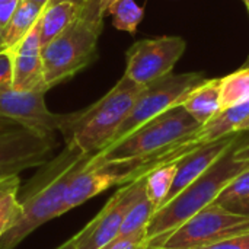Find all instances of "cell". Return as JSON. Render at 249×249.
<instances>
[{
	"label": "cell",
	"mask_w": 249,
	"mask_h": 249,
	"mask_svg": "<svg viewBox=\"0 0 249 249\" xmlns=\"http://www.w3.org/2000/svg\"><path fill=\"white\" fill-rule=\"evenodd\" d=\"M92 156L82 153L71 144H66L55 158L39 166L20 191L22 213L16 223L1 236L0 249H15L41 225L64 214L67 190Z\"/></svg>",
	"instance_id": "6da1fadb"
},
{
	"label": "cell",
	"mask_w": 249,
	"mask_h": 249,
	"mask_svg": "<svg viewBox=\"0 0 249 249\" xmlns=\"http://www.w3.org/2000/svg\"><path fill=\"white\" fill-rule=\"evenodd\" d=\"M144 86L123 76L112 89L88 108L63 114L60 133L66 144L85 155H96L105 149L121 123L128 115Z\"/></svg>",
	"instance_id": "7a4b0ae2"
},
{
	"label": "cell",
	"mask_w": 249,
	"mask_h": 249,
	"mask_svg": "<svg viewBox=\"0 0 249 249\" xmlns=\"http://www.w3.org/2000/svg\"><path fill=\"white\" fill-rule=\"evenodd\" d=\"M247 142H249V131H244L232 147L203 175H200L171 201L158 209L146 228L147 241L175 231L196 213L214 203L226 185L236 175L249 168L248 160L236 158V149Z\"/></svg>",
	"instance_id": "3957f363"
},
{
	"label": "cell",
	"mask_w": 249,
	"mask_h": 249,
	"mask_svg": "<svg viewBox=\"0 0 249 249\" xmlns=\"http://www.w3.org/2000/svg\"><path fill=\"white\" fill-rule=\"evenodd\" d=\"M201 124L182 107H174L147 121L120 142L92 156V162H123L147 158L185 137Z\"/></svg>",
	"instance_id": "277c9868"
},
{
	"label": "cell",
	"mask_w": 249,
	"mask_h": 249,
	"mask_svg": "<svg viewBox=\"0 0 249 249\" xmlns=\"http://www.w3.org/2000/svg\"><path fill=\"white\" fill-rule=\"evenodd\" d=\"M104 23H92L77 18L57 38L42 48L44 83L51 89L73 77L98 57V39Z\"/></svg>",
	"instance_id": "5b68a950"
},
{
	"label": "cell",
	"mask_w": 249,
	"mask_h": 249,
	"mask_svg": "<svg viewBox=\"0 0 249 249\" xmlns=\"http://www.w3.org/2000/svg\"><path fill=\"white\" fill-rule=\"evenodd\" d=\"M249 232V216L212 203L175 231L147 241L146 248L198 249Z\"/></svg>",
	"instance_id": "8992f818"
},
{
	"label": "cell",
	"mask_w": 249,
	"mask_h": 249,
	"mask_svg": "<svg viewBox=\"0 0 249 249\" xmlns=\"http://www.w3.org/2000/svg\"><path fill=\"white\" fill-rule=\"evenodd\" d=\"M204 80L206 76L203 73H169L146 85L108 146L120 142L155 117L181 105L188 93Z\"/></svg>",
	"instance_id": "52a82bcc"
},
{
	"label": "cell",
	"mask_w": 249,
	"mask_h": 249,
	"mask_svg": "<svg viewBox=\"0 0 249 249\" xmlns=\"http://www.w3.org/2000/svg\"><path fill=\"white\" fill-rule=\"evenodd\" d=\"M187 42L181 36H158L134 42L125 53V73L133 82L146 86L172 73Z\"/></svg>",
	"instance_id": "ba28073f"
},
{
	"label": "cell",
	"mask_w": 249,
	"mask_h": 249,
	"mask_svg": "<svg viewBox=\"0 0 249 249\" xmlns=\"http://www.w3.org/2000/svg\"><path fill=\"white\" fill-rule=\"evenodd\" d=\"M144 177L124 184L77 235L73 236L76 249H101L118 238L124 217L137 196L144 188Z\"/></svg>",
	"instance_id": "9c48e42d"
},
{
	"label": "cell",
	"mask_w": 249,
	"mask_h": 249,
	"mask_svg": "<svg viewBox=\"0 0 249 249\" xmlns=\"http://www.w3.org/2000/svg\"><path fill=\"white\" fill-rule=\"evenodd\" d=\"M54 136H41L26 128L0 134V179L19 175L29 168H39L51 159Z\"/></svg>",
	"instance_id": "30bf717a"
},
{
	"label": "cell",
	"mask_w": 249,
	"mask_h": 249,
	"mask_svg": "<svg viewBox=\"0 0 249 249\" xmlns=\"http://www.w3.org/2000/svg\"><path fill=\"white\" fill-rule=\"evenodd\" d=\"M90 159L77 172L67 190L64 213L74 207H79L80 204L115 185H124L133 181V175L136 171L134 160L95 163Z\"/></svg>",
	"instance_id": "8fae6325"
},
{
	"label": "cell",
	"mask_w": 249,
	"mask_h": 249,
	"mask_svg": "<svg viewBox=\"0 0 249 249\" xmlns=\"http://www.w3.org/2000/svg\"><path fill=\"white\" fill-rule=\"evenodd\" d=\"M0 114L41 136H54L55 131H60L63 121V114H54L48 109L44 90L1 89Z\"/></svg>",
	"instance_id": "7c38bea8"
},
{
	"label": "cell",
	"mask_w": 249,
	"mask_h": 249,
	"mask_svg": "<svg viewBox=\"0 0 249 249\" xmlns=\"http://www.w3.org/2000/svg\"><path fill=\"white\" fill-rule=\"evenodd\" d=\"M41 18V16H39ZM13 71L12 89L15 90H44V66H42V47L39 35V19L25 35V38L12 51Z\"/></svg>",
	"instance_id": "4fadbf2b"
},
{
	"label": "cell",
	"mask_w": 249,
	"mask_h": 249,
	"mask_svg": "<svg viewBox=\"0 0 249 249\" xmlns=\"http://www.w3.org/2000/svg\"><path fill=\"white\" fill-rule=\"evenodd\" d=\"M244 131H238L233 134H229L223 139H219L191 155L182 158L177 162V174L172 184V188L165 200L163 204L171 201L175 196H178L184 188H187L191 182H194L200 175H203L217 159H220L231 147L232 144L242 136Z\"/></svg>",
	"instance_id": "5bb4252c"
},
{
	"label": "cell",
	"mask_w": 249,
	"mask_h": 249,
	"mask_svg": "<svg viewBox=\"0 0 249 249\" xmlns=\"http://www.w3.org/2000/svg\"><path fill=\"white\" fill-rule=\"evenodd\" d=\"M200 124L209 123L222 112L220 79H206L194 88L181 104Z\"/></svg>",
	"instance_id": "9a60e30c"
},
{
	"label": "cell",
	"mask_w": 249,
	"mask_h": 249,
	"mask_svg": "<svg viewBox=\"0 0 249 249\" xmlns=\"http://www.w3.org/2000/svg\"><path fill=\"white\" fill-rule=\"evenodd\" d=\"M82 9L71 1H60L47 6L39 18L41 47L44 48L54 38H57L66 28H69L79 16Z\"/></svg>",
	"instance_id": "2e32d148"
},
{
	"label": "cell",
	"mask_w": 249,
	"mask_h": 249,
	"mask_svg": "<svg viewBox=\"0 0 249 249\" xmlns=\"http://www.w3.org/2000/svg\"><path fill=\"white\" fill-rule=\"evenodd\" d=\"M42 13V9L29 0H20L18 9L10 18L9 23L3 28L0 51H13L18 44L25 38L31 28L36 23Z\"/></svg>",
	"instance_id": "e0dca14e"
},
{
	"label": "cell",
	"mask_w": 249,
	"mask_h": 249,
	"mask_svg": "<svg viewBox=\"0 0 249 249\" xmlns=\"http://www.w3.org/2000/svg\"><path fill=\"white\" fill-rule=\"evenodd\" d=\"M249 101V67H242L220 79L222 109L232 108Z\"/></svg>",
	"instance_id": "ac0fdd59"
},
{
	"label": "cell",
	"mask_w": 249,
	"mask_h": 249,
	"mask_svg": "<svg viewBox=\"0 0 249 249\" xmlns=\"http://www.w3.org/2000/svg\"><path fill=\"white\" fill-rule=\"evenodd\" d=\"M175 174H177V163H169V165L159 166L144 175L146 193L155 207V212L163 206L172 188Z\"/></svg>",
	"instance_id": "d6986e66"
},
{
	"label": "cell",
	"mask_w": 249,
	"mask_h": 249,
	"mask_svg": "<svg viewBox=\"0 0 249 249\" xmlns=\"http://www.w3.org/2000/svg\"><path fill=\"white\" fill-rule=\"evenodd\" d=\"M153 213H155V207H153L150 198L147 197L146 185H144L142 193L137 196L134 203L130 206L125 217H124V222L121 225V231H120L118 236H128V235L137 233L140 231H146Z\"/></svg>",
	"instance_id": "ffe728a7"
},
{
	"label": "cell",
	"mask_w": 249,
	"mask_h": 249,
	"mask_svg": "<svg viewBox=\"0 0 249 249\" xmlns=\"http://www.w3.org/2000/svg\"><path fill=\"white\" fill-rule=\"evenodd\" d=\"M107 15H111L114 28L133 35L144 18V7L139 6L136 0H117Z\"/></svg>",
	"instance_id": "44dd1931"
},
{
	"label": "cell",
	"mask_w": 249,
	"mask_h": 249,
	"mask_svg": "<svg viewBox=\"0 0 249 249\" xmlns=\"http://www.w3.org/2000/svg\"><path fill=\"white\" fill-rule=\"evenodd\" d=\"M249 198V168L242 171L239 175H236L226 188L219 194L216 198V204L223 207H231L236 203H241Z\"/></svg>",
	"instance_id": "7402d4cb"
},
{
	"label": "cell",
	"mask_w": 249,
	"mask_h": 249,
	"mask_svg": "<svg viewBox=\"0 0 249 249\" xmlns=\"http://www.w3.org/2000/svg\"><path fill=\"white\" fill-rule=\"evenodd\" d=\"M20 213H22V206L19 203L18 193L7 196L0 203V239L16 223Z\"/></svg>",
	"instance_id": "603a6c76"
},
{
	"label": "cell",
	"mask_w": 249,
	"mask_h": 249,
	"mask_svg": "<svg viewBox=\"0 0 249 249\" xmlns=\"http://www.w3.org/2000/svg\"><path fill=\"white\" fill-rule=\"evenodd\" d=\"M146 247H147L146 231H140L128 236H118L101 249H146Z\"/></svg>",
	"instance_id": "cb8c5ba5"
},
{
	"label": "cell",
	"mask_w": 249,
	"mask_h": 249,
	"mask_svg": "<svg viewBox=\"0 0 249 249\" xmlns=\"http://www.w3.org/2000/svg\"><path fill=\"white\" fill-rule=\"evenodd\" d=\"M13 54L10 51H0V90L12 86Z\"/></svg>",
	"instance_id": "d4e9b609"
},
{
	"label": "cell",
	"mask_w": 249,
	"mask_h": 249,
	"mask_svg": "<svg viewBox=\"0 0 249 249\" xmlns=\"http://www.w3.org/2000/svg\"><path fill=\"white\" fill-rule=\"evenodd\" d=\"M101 6H102V0H86L79 18H82L83 20L92 22V23L102 25L104 16L101 13Z\"/></svg>",
	"instance_id": "484cf974"
},
{
	"label": "cell",
	"mask_w": 249,
	"mask_h": 249,
	"mask_svg": "<svg viewBox=\"0 0 249 249\" xmlns=\"http://www.w3.org/2000/svg\"><path fill=\"white\" fill-rule=\"evenodd\" d=\"M198 249H249V232L232 236V238L225 239L222 242H217V244Z\"/></svg>",
	"instance_id": "4316f807"
},
{
	"label": "cell",
	"mask_w": 249,
	"mask_h": 249,
	"mask_svg": "<svg viewBox=\"0 0 249 249\" xmlns=\"http://www.w3.org/2000/svg\"><path fill=\"white\" fill-rule=\"evenodd\" d=\"M19 190H20V178H19V175L0 179V203L7 196L19 193Z\"/></svg>",
	"instance_id": "83f0119b"
},
{
	"label": "cell",
	"mask_w": 249,
	"mask_h": 249,
	"mask_svg": "<svg viewBox=\"0 0 249 249\" xmlns=\"http://www.w3.org/2000/svg\"><path fill=\"white\" fill-rule=\"evenodd\" d=\"M19 128H23V127L19 125L16 121L7 118L6 115L0 114V134L1 133H7V131H13V130H19Z\"/></svg>",
	"instance_id": "f1b7e54d"
},
{
	"label": "cell",
	"mask_w": 249,
	"mask_h": 249,
	"mask_svg": "<svg viewBox=\"0 0 249 249\" xmlns=\"http://www.w3.org/2000/svg\"><path fill=\"white\" fill-rule=\"evenodd\" d=\"M228 210L239 213V214H244V216H249V198L241 201V203H236V204H233L231 207H228Z\"/></svg>",
	"instance_id": "f546056e"
},
{
	"label": "cell",
	"mask_w": 249,
	"mask_h": 249,
	"mask_svg": "<svg viewBox=\"0 0 249 249\" xmlns=\"http://www.w3.org/2000/svg\"><path fill=\"white\" fill-rule=\"evenodd\" d=\"M236 158L241 160H248L249 162V142L244 143L236 149Z\"/></svg>",
	"instance_id": "4dcf8cb0"
},
{
	"label": "cell",
	"mask_w": 249,
	"mask_h": 249,
	"mask_svg": "<svg viewBox=\"0 0 249 249\" xmlns=\"http://www.w3.org/2000/svg\"><path fill=\"white\" fill-rule=\"evenodd\" d=\"M117 0H102V6H101V13H102V16L105 18L107 16V12H108V9L115 3Z\"/></svg>",
	"instance_id": "1f68e13d"
},
{
	"label": "cell",
	"mask_w": 249,
	"mask_h": 249,
	"mask_svg": "<svg viewBox=\"0 0 249 249\" xmlns=\"http://www.w3.org/2000/svg\"><path fill=\"white\" fill-rule=\"evenodd\" d=\"M60 1H71V3H74V4H77L80 9H82V7L85 6V3H86V0H50L47 6H51V4H55V3H60Z\"/></svg>",
	"instance_id": "d6a6232c"
},
{
	"label": "cell",
	"mask_w": 249,
	"mask_h": 249,
	"mask_svg": "<svg viewBox=\"0 0 249 249\" xmlns=\"http://www.w3.org/2000/svg\"><path fill=\"white\" fill-rule=\"evenodd\" d=\"M57 249H76V244H74V239H69L67 242H64L63 245H60Z\"/></svg>",
	"instance_id": "836d02e7"
},
{
	"label": "cell",
	"mask_w": 249,
	"mask_h": 249,
	"mask_svg": "<svg viewBox=\"0 0 249 249\" xmlns=\"http://www.w3.org/2000/svg\"><path fill=\"white\" fill-rule=\"evenodd\" d=\"M29 1H31V3H34V4H36L38 7H41V9L44 10V9L47 7V4H48V1H50V0H29Z\"/></svg>",
	"instance_id": "e575fe53"
},
{
	"label": "cell",
	"mask_w": 249,
	"mask_h": 249,
	"mask_svg": "<svg viewBox=\"0 0 249 249\" xmlns=\"http://www.w3.org/2000/svg\"><path fill=\"white\" fill-rule=\"evenodd\" d=\"M238 131H249V117L245 120V121H242V123L239 124Z\"/></svg>",
	"instance_id": "d590c367"
},
{
	"label": "cell",
	"mask_w": 249,
	"mask_h": 249,
	"mask_svg": "<svg viewBox=\"0 0 249 249\" xmlns=\"http://www.w3.org/2000/svg\"><path fill=\"white\" fill-rule=\"evenodd\" d=\"M10 1H16V0H0V6L1 4H6V3H10Z\"/></svg>",
	"instance_id": "8d00e7d4"
},
{
	"label": "cell",
	"mask_w": 249,
	"mask_h": 249,
	"mask_svg": "<svg viewBox=\"0 0 249 249\" xmlns=\"http://www.w3.org/2000/svg\"><path fill=\"white\" fill-rule=\"evenodd\" d=\"M1 35H3V28L0 26V44H1Z\"/></svg>",
	"instance_id": "74e56055"
},
{
	"label": "cell",
	"mask_w": 249,
	"mask_h": 249,
	"mask_svg": "<svg viewBox=\"0 0 249 249\" xmlns=\"http://www.w3.org/2000/svg\"><path fill=\"white\" fill-rule=\"evenodd\" d=\"M245 3H247V7H248V10H249V0H244Z\"/></svg>",
	"instance_id": "f35d334b"
},
{
	"label": "cell",
	"mask_w": 249,
	"mask_h": 249,
	"mask_svg": "<svg viewBox=\"0 0 249 249\" xmlns=\"http://www.w3.org/2000/svg\"><path fill=\"white\" fill-rule=\"evenodd\" d=\"M245 67H249V57H248V60H247V64H245Z\"/></svg>",
	"instance_id": "ab89813d"
},
{
	"label": "cell",
	"mask_w": 249,
	"mask_h": 249,
	"mask_svg": "<svg viewBox=\"0 0 249 249\" xmlns=\"http://www.w3.org/2000/svg\"><path fill=\"white\" fill-rule=\"evenodd\" d=\"M146 249H166V248H146Z\"/></svg>",
	"instance_id": "60d3db41"
}]
</instances>
